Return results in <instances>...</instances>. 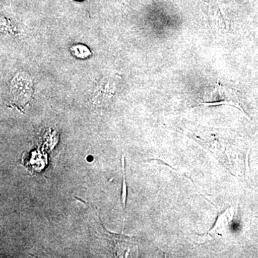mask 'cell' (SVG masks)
<instances>
[{"label":"cell","instance_id":"6da1fadb","mask_svg":"<svg viewBox=\"0 0 258 258\" xmlns=\"http://www.w3.org/2000/svg\"><path fill=\"white\" fill-rule=\"evenodd\" d=\"M71 50L74 52L75 55L79 57H86L90 55V50L86 47L83 46V45H76L73 47Z\"/></svg>","mask_w":258,"mask_h":258}]
</instances>
